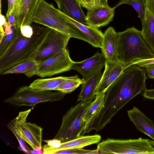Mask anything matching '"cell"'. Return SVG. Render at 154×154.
<instances>
[{"mask_svg":"<svg viewBox=\"0 0 154 154\" xmlns=\"http://www.w3.org/2000/svg\"><path fill=\"white\" fill-rule=\"evenodd\" d=\"M81 6L88 10L97 7L96 0H77Z\"/></svg>","mask_w":154,"mask_h":154,"instance_id":"obj_30","label":"cell"},{"mask_svg":"<svg viewBox=\"0 0 154 154\" xmlns=\"http://www.w3.org/2000/svg\"><path fill=\"white\" fill-rule=\"evenodd\" d=\"M39 63L35 59L29 60L15 65L1 75L23 73L28 77H30L37 75Z\"/></svg>","mask_w":154,"mask_h":154,"instance_id":"obj_21","label":"cell"},{"mask_svg":"<svg viewBox=\"0 0 154 154\" xmlns=\"http://www.w3.org/2000/svg\"><path fill=\"white\" fill-rule=\"evenodd\" d=\"M43 141L47 143L44 146L49 148H58L61 146L62 143L61 140L54 138L52 140H44Z\"/></svg>","mask_w":154,"mask_h":154,"instance_id":"obj_29","label":"cell"},{"mask_svg":"<svg viewBox=\"0 0 154 154\" xmlns=\"http://www.w3.org/2000/svg\"><path fill=\"white\" fill-rule=\"evenodd\" d=\"M101 139L100 135L80 136L74 139L62 143L61 146L57 148H49L43 146V154H54L61 150L74 149H81L86 146L99 143Z\"/></svg>","mask_w":154,"mask_h":154,"instance_id":"obj_15","label":"cell"},{"mask_svg":"<svg viewBox=\"0 0 154 154\" xmlns=\"http://www.w3.org/2000/svg\"><path fill=\"white\" fill-rule=\"evenodd\" d=\"M119 61L130 64L135 60L154 58V53L144 41L141 31L132 26L118 32Z\"/></svg>","mask_w":154,"mask_h":154,"instance_id":"obj_2","label":"cell"},{"mask_svg":"<svg viewBox=\"0 0 154 154\" xmlns=\"http://www.w3.org/2000/svg\"><path fill=\"white\" fill-rule=\"evenodd\" d=\"M17 0H8V9L6 14L8 18L10 14L14 11Z\"/></svg>","mask_w":154,"mask_h":154,"instance_id":"obj_33","label":"cell"},{"mask_svg":"<svg viewBox=\"0 0 154 154\" xmlns=\"http://www.w3.org/2000/svg\"><path fill=\"white\" fill-rule=\"evenodd\" d=\"M92 101L88 100L80 102L71 108L63 116L60 127L54 138L63 143L81 136L85 125L84 114Z\"/></svg>","mask_w":154,"mask_h":154,"instance_id":"obj_5","label":"cell"},{"mask_svg":"<svg viewBox=\"0 0 154 154\" xmlns=\"http://www.w3.org/2000/svg\"><path fill=\"white\" fill-rule=\"evenodd\" d=\"M0 35H3L4 33L3 26L6 21V19L5 16L2 14L1 11H0Z\"/></svg>","mask_w":154,"mask_h":154,"instance_id":"obj_36","label":"cell"},{"mask_svg":"<svg viewBox=\"0 0 154 154\" xmlns=\"http://www.w3.org/2000/svg\"><path fill=\"white\" fill-rule=\"evenodd\" d=\"M56 3L57 4V6L59 5V0H54Z\"/></svg>","mask_w":154,"mask_h":154,"instance_id":"obj_39","label":"cell"},{"mask_svg":"<svg viewBox=\"0 0 154 154\" xmlns=\"http://www.w3.org/2000/svg\"><path fill=\"white\" fill-rule=\"evenodd\" d=\"M118 38V33L111 26L103 33L101 48L106 61L114 63L119 62L117 57Z\"/></svg>","mask_w":154,"mask_h":154,"instance_id":"obj_14","label":"cell"},{"mask_svg":"<svg viewBox=\"0 0 154 154\" xmlns=\"http://www.w3.org/2000/svg\"><path fill=\"white\" fill-rule=\"evenodd\" d=\"M40 0H17L14 12L16 27L31 24L37 7Z\"/></svg>","mask_w":154,"mask_h":154,"instance_id":"obj_11","label":"cell"},{"mask_svg":"<svg viewBox=\"0 0 154 154\" xmlns=\"http://www.w3.org/2000/svg\"><path fill=\"white\" fill-rule=\"evenodd\" d=\"M150 142L153 146H154V141L151 140Z\"/></svg>","mask_w":154,"mask_h":154,"instance_id":"obj_40","label":"cell"},{"mask_svg":"<svg viewBox=\"0 0 154 154\" xmlns=\"http://www.w3.org/2000/svg\"><path fill=\"white\" fill-rule=\"evenodd\" d=\"M7 19L8 22L10 25L15 26H16L15 17L14 11L10 14Z\"/></svg>","mask_w":154,"mask_h":154,"instance_id":"obj_37","label":"cell"},{"mask_svg":"<svg viewBox=\"0 0 154 154\" xmlns=\"http://www.w3.org/2000/svg\"><path fill=\"white\" fill-rule=\"evenodd\" d=\"M129 64L120 62L114 63L106 61L105 69L95 91V95L106 93L108 89Z\"/></svg>","mask_w":154,"mask_h":154,"instance_id":"obj_10","label":"cell"},{"mask_svg":"<svg viewBox=\"0 0 154 154\" xmlns=\"http://www.w3.org/2000/svg\"><path fill=\"white\" fill-rule=\"evenodd\" d=\"M144 68L147 78L154 79V63L147 65Z\"/></svg>","mask_w":154,"mask_h":154,"instance_id":"obj_32","label":"cell"},{"mask_svg":"<svg viewBox=\"0 0 154 154\" xmlns=\"http://www.w3.org/2000/svg\"><path fill=\"white\" fill-rule=\"evenodd\" d=\"M33 33L27 38L21 33L5 53L0 57V74L26 60L35 59L51 29L44 26H32Z\"/></svg>","mask_w":154,"mask_h":154,"instance_id":"obj_1","label":"cell"},{"mask_svg":"<svg viewBox=\"0 0 154 154\" xmlns=\"http://www.w3.org/2000/svg\"><path fill=\"white\" fill-rule=\"evenodd\" d=\"M143 95L146 98L154 100V89L148 90L146 88Z\"/></svg>","mask_w":154,"mask_h":154,"instance_id":"obj_35","label":"cell"},{"mask_svg":"<svg viewBox=\"0 0 154 154\" xmlns=\"http://www.w3.org/2000/svg\"><path fill=\"white\" fill-rule=\"evenodd\" d=\"M101 71L85 80L82 84L81 90L78 97L77 102L93 100L95 98L94 91L102 75Z\"/></svg>","mask_w":154,"mask_h":154,"instance_id":"obj_20","label":"cell"},{"mask_svg":"<svg viewBox=\"0 0 154 154\" xmlns=\"http://www.w3.org/2000/svg\"><path fill=\"white\" fill-rule=\"evenodd\" d=\"M58 11L62 17L75 25L85 35L90 44L94 47L101 48L103 33L98 28L83 24L68 17L58 9Z\"/></svg>","mask_w":154,"mask_h":154,"instance_id":"obj_18","label":"cell"},{"mask_svg":"<svg viewBox=\"0 0 154 154\" xmlns=\"http://www.w3.org/2000/svg\"><path fill=\"white\" fill-rule=\"evenodd\" d=\"M83 79L79 78L78 75L68 77L57 88L56 91H58L65 94L70 93L84 82Z\"/></svg>","mask_w":154,"mask_h":154,"instance_id":"obj_24","label":"cell"},{"mask_svg":"<svg viewBox=\"0 0 154 154\" xmlns=\"http://www.w3.org/2000/svg\"><path fill=\"white\" fill-rule=\"evenodd\" d=\"M54 154H98L99 152L97 149L95 150L84 149L82 148L74 149L61 150L57 151Z\"/></svg>","mask_w":154,"mask_h":154,"instance_id":"obj_27","label":"cell"},{"mask_svg":"<svg viewBox=\"0 0 154 154\" xmlns=\"http://www.w3.org/2000/svg\"><path fill=\"white\" fill-rule=\"evenodd\" d=\"M21 35L27 38H31L33 33V29L31 25L22 26L20 28Z\"/></svg>","mask_w":154,"mask_h":154,"instance_id":"obj_28","label":"cell"},{"mask_svg":"<svg viewBox=\"0 0 154 154\" xmlns=\"http://www.w3.org/2000/svg\"><path fill=\"white\" fill-rule=\"evenodd\" d=\"M96 2L97 7L108 5L107 0H96Z\"/></svg>","mask_w":154,"mask_h":154,"instance_id":"obj_38","label":"cell"},{"mask_svg":"<svg viewBox=\"0 0 154 154\" xmlns=\"http://www.w3.org/2000/svg\"><path fill=\"white\" fill-rule=\"evenodd\" d=\"M73 61L66 48L39 63L37 75L41 78L52 75L72 69Z\"/></svg>","mask_w":154,"mask_h":154,"instance_id":"obj_8","label":"cell"},{"mask_svg":"<svg viewBox=\"0 0 154 154\" xmlns=\"http://www.w3.org/2000/svg\"><path fill=\"white\" fill-rule=\"evenodd\" d=\"M127 113L130 120L134 124L136 129L154 141V125L152 121L135 106L128 110Z\"/></svg>","mask_w":154,"mask_h":154,"instance_id":"obj_16","label":"cell"},{"mask_svg":"<svg viewBox=\"0 0 154 154\" xmlns=\"http://www.w3.org/2000/svg\"><path fill=\"white\" fill-rule=\"evenodd\" d=\"M31 111L30 109L20 112L15 118L7 125L17 140L20 149L27 153H31V150L24 142L32 150L42 149V128L35 124L26 122Z\"/></svg>","mask_w":154,"mask_h":154,"instance_id":"obj_4","label":"cell"},{"mask_svg":"<svg viewBox=\"0 0 154 154\" xmlns=\"http://www.w3.org/2000/svg\"><path fill=\"white\" fill-rule=\"evenodd\" d=\"M70 38L64 34L51 29L35 60L40 63L66 48Z\"/></svg>","mask_w":154,"mask_h":154,"instance_id":"obj_9","label":"cell"},{"mask_svg":"<svg viewBox=\"0 0 154 154\" xmlns=\"http://www.w3.org/2000/svg\"><path fill=\"white\" fill-rule=\"evenodd\" d=\"M58 7L60 11L71 18L86 26H91L77 0H59Z\"/></svg>","mask_w":154,"mask_h":154,"instance_id":"obj_17","label":"cell"},{"mask_svg":"<svg viewBox=\"0 0 154 154\" xmlns=\"http://www.w3.org/2000/svg\"><path fill=\"white\" fill-rule=\"evenodd\" d=\"M1 0H0V8H1Z\"/></svg>","mask_w":154,"mask_h":154,"instance_id":"obj_42","label":"cell"},{"mask_svg":"<svg viewBox=\"0 0 154 154\" xmlns=\"http://www.w3.org/2000/svg\"><path fill=\"white\" fill-rule=\"evenodd\" d=\"M123 4H126L132 6L138 14L141 22L144 20L146 12L145 3L139 0H121L114 6L115 8Z\"/></svg>","mask_w":154,"mask_h":154,"instance_id":"obj_26","label":"cell"},{"mask_svg":"<svg viewBox=\"0 0 154 154\" xmlns=\"http://www.w3.org/2000/svg\"><path fill=\"white\" fill-rule=\"evenodd\" d=\"M142 24L141 32L143 38L154 53V17L147 9L145 18Z\"/></svg>","mask_w":154,"mask_h":154,"instance_id":"obj_23","label":"cell"},{"mask_svg":"<svg viewBox=\"0 0 154 154\" xmlns=\"http://www.w3.org/2000/svg\"><path fill=\"white\" fill-rule=\"evenodd\" d=\"M115 8L108 5L94 8L88 11L87 20L92 26L96 28L106 26L112 21Z\"/></svg>","mask_w":154,"mask_h":154,"instance_id":"obj_13","label":"cell"},{"mask_svg":"<svg viewBox=\"0 0 154 154\" xmlns=\"http://www.w3.org/2000/svg\"><path fill=\"white\" fill-rule=\"evenodd\" d=\"M145 5L146 9L150 12L154 17V0H146Z\"/></svg>","mask_w":154,"mask_h":154,"instance_id":"obj_34","label":"cell"},{"mask_svg":"<svg viewBox=\"0 0 154 154\" xmlns=\"http://www.w3.org/2000/svg\"><path fill=\"white\" fill-rule=\"evenodd\" d=\"M65 94L59 91H38L24 86L20 88L10 97L4 102L14 106H34L36 104L48 101L54 102L62 100Z\"/></svg>","mask_w":154,"mask_h":154,"instance_id":"obj_7","label":"cell"},{"mask_svg":"<svg viewBox=\"0 0 154 154\" xmlns=\"http://www.w3.org/2000/svg\"><path fill=\"white\" fill-rule=\"evenodd\" d=\"M140 1H141V2L145 3V2L146 0H139Z\"/></svg>","mask_w":154,"mask_h":154,"instance_id":"obj_41","label":"cell"},{"mask_svg":"<svg viewBox=\"0 0 154 154\" xmlns=\"http://www.w3.org/2000/svg\"><path fill=\"white\" fill-rule=\"evenodd\" d=\"M105 93H103L96 95L95 98L85 112L83 117L85 122V127L81 136L90 132L93 122L103 107Z\"/></svg>","mask_w":154,"mask_h":154,"instance_id":"obj_19","label":"cell"},{"mask_svg":"<svg viewBox=\"0 0 154 154\" xmlns=\"http://www.w3.org/2000/svg\"><path fill=\"white\" fill-rule=\"evenodd\" d=\"M20 33V29L15 28L9 34L0 38V57L5 53Z\"/></svg>","mask_w":154,"mask_h":154,"instance_id":"obj_25","label":"cell"},{"mask_svg":"<svg viewBox=\"0 0 154 154\" xmlns=\"http://www.w3.org/2000/svg\"><path fill=\"white\" fill-rule=\"evenodd\" d=\"M147 139L126 140L107 138L99 143V154H154V147Z\"/></svg>","mask_w":154,"mask_h":154,"instance_id":"obj_6","label":"cell"},{"mask_svg":"<svg viewBox=\"0 0 154 154\" xmlns=\"http://www.w3.org/2000/svg\"><path fill=\"white\" fill-rule=\"evenodd\" d=\"M34 22L74 38L89 42L85 35L75 25L62 17L52 4L40 0L32 19Z\"/></svg>","mask_w":154,"mask_h":154,"instance_id":"obj_3","label":"cell"},{"mask_svg":"<svg viewBox=\"0 0 154 154\" xmlns=\"http://www.w3.org/2000/svg\"><path fill=\"white\" fill-rule=\"evenodd\" d=\"M68 77L60 76L51 78L38 79L29 85L33 89L38 91H56L58 86Z\"/></svg>","mask_w":154,"mask_h":154,"instance_id":"obj_22","label":"cell"},{"mask_svg":"<svg viewBox=\"0 0 154 154\" xmlns=\"http://www.w3.org/2000/svg\"><path fill=\"white\" fill-rule=\"evenodd\" d=\"M106 60L103 53L97 51L93 56L80 62L73 61L72 69L78 72L85 80L105 66Z\"/></svg>","mask_w":154,"mask_h":154,"instance_id":"obj_12","label":"cell"},{"mask_svg":"<svg viewBox=\"0 0 154 154\" xmlns=\"http://www.w3.org/2000/svg\"><path fill=\"white\" fill-rule=\"evenodd\" d=\"M152 63H154V58L149 59L136 60L131 63L130 66L135 64L140 68H144L147 65Z\"/></svg>","mask_w":154,"mask_h":154,"instance_id":"obj_31","label":"cell"}]
</instances>
